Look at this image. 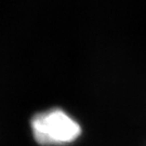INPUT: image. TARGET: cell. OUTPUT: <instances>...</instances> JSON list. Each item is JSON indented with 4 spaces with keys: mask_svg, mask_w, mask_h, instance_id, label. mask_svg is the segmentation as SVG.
<instances>
[{
    "mask_svg": "<svg viewBox=\"0 0 146 146\" xmlns=\"http://www.w3.org/2000/svg\"><path fill=\"white\" fill-rule=\"evenodd\" d=\"M31 132L42 146H62L77 141L82 128L77 120L62 108H50L33 117Z\"/></svg>",
    "mask_w": 146,
    "mask_h": 146,
    "instance_id": "obj_1",
    "label": "cell"
}]
</instances>
